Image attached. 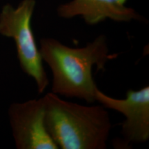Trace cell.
<instances>
[{
	"label": "cell",
	"instance_id": "cell-3",
	"mask_svg": "<svg viewBox=\"0 0 149 149\" xmlns=\"http://www.w3.org/2000/svg\"><path fill=\"white\" fill-rule=\"evenodd\" d=\"M36 0H23L16 8L9 3L3 6L0 13V35L15 41L20 67L35 80L41 94L50 82L31 25Z\"/></svg>",
	"mask_w": 149,
	"mask_h": 149
},
{
	"label": "cell",
	"instance_id": "cell-2",
	"mask_svg": "<svg viewBox=\"0 0 149 149\" xmlns=\"http://www.w3.org/2000/svg\"><path fill=\"white\" fill-rule=\"evenodd\" d=\"M44 122L54 142L61 149H105L111 129L103 106L73 103L50 92L43 97Z\"/></svg>",
	"mask_w": 149,
	"mask_h": 149
},
{
	"label": "cell",
	"instance_id": "cell-5",
	"mask_svg": "<svg viewBox=\"0 0 149 149\" xmlns=\"http://www.w3.org/2000/svg\"><path fill=\"white\" fill-rule=\"evenodd\" d=\"M8 114L17 148L59 149L46 128L43 97L12 104Z\"/></svg>",
	"mask_w": 149,
	"mask_h": 149
},
{
	"label": "cell",
	"instance_id": "cell-6",
	"mask_svg": "<svg viewBox=\"0 0 149 149\" xmlns=\"http://www.w3.org/2000/svg\"><path fill=\"white\" fill-rule=\"evenodd\" d=\"M127 0H72L57 8V14L65 19L81 15L88 25H96L107 19L115 22L144 20L134 9L126 6Z\"/></svg>",
	"mask_w": 149,
	"mask_h": 149
},
{
	"label": "cell",
	"instance_id": "cell-4",
	"mask_svg": "<svg viewBox=\"0 0 149 149\" xmlns=\"http://www.w3.org/2000/svg\"><path fill=\"white\" fill-rule=\"evenodd\" d=\"M95 100L106 109L122 113L126 120L122 124V137L115 141L117 148H129L132 144L144 143L149 139V86L128 90L126 98L111 97L97 88Z\"/></svg>",
	"mask_w": 149,
	"mask_h": 149
},
{
	"label": "cell",
	"instance_id": "cell-1",
	"mask_svg": "<svg viewBox=\"0 0 149 149\" xmlns=\"http://www.w3.org/2000/svg\"><path fill=\"white\" fill-rule=\"evenodd\" d=\"M40 44L43 61L53 74L51 92L87 103L95 102L98 87L93 77V67L104 70L108 61L118 55L110 53L107 37L99 35L80 48L70 47L54 38H43Z\"/></svg>",
	"mask_w": 149,
	"mask_h": 149
}]
</instances>
